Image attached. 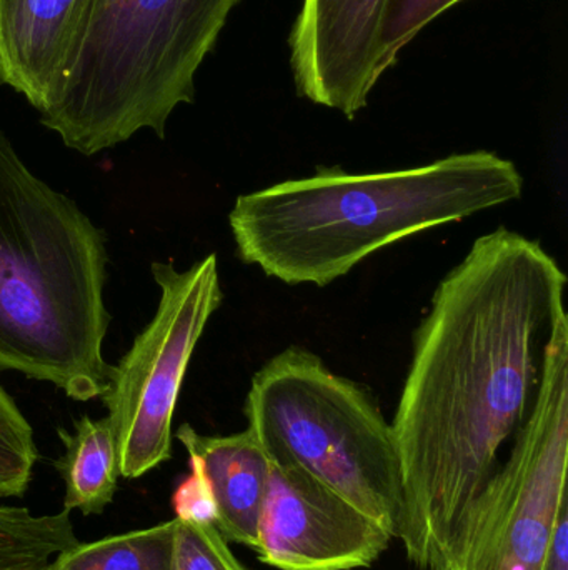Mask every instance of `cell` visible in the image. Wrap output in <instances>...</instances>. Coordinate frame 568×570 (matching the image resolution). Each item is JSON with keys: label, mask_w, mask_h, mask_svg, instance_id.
I'll return each mask as SVG.
<instances>
[{"label": "cell", "mask_w": 568, "mask_h": 570, "mask_svg": "<svg viewBox=\"0 0 568 570\" xmlns=\"http://www.w3.org/2000/svg\"><path fill=\"white\" fill-rule=\"evenodd\" d=\"M460 0H386L380 22V70L386 72L397 62L400 50L417 33Z\"/></svg>", "instance_id": "cell-16"}, {"label": "cell", "mask_w": 568, "mask_h": 570, "mask_svg": "<svg viewBox=\"0 0 568 570\" xmlns=\"http://www.w3.org/2000/svg\"><path fill=\"white\" fill-rule=\"evenodd\" d=\"M107 263L106 234L30 173L0 129V374L49 382L73 401L106 392Z\"/></svg>", "instance_id": "cell-3"}, {"label": "cell", "mask_w": 568, "mask_h": 570, "mask_svg": "<svg viewBox=\"0 0 568 570\" xmlns=\"http://www.w3.org/2000/svg\"><path fill=\"white\" fill-rule=\"evenodd\" d=\"M566 287L542 244L499 227L434 292L392 422L402 484L396 539L417 569L436 568L500 449L532 414Z\"/></svg>", "instance_id": "cell-1"}, {"label": "cell", "mask_w": 568, "mask_h": 570, "mask_svg": "<svg viewBox=\"0 0 568 570\" xmlns=\"http://www.w3.org/2000/svg\"><path fill=\"white\" fill-rule=\"evenodd\" d=\"M62 458L56 469L66 484L63 509L83 515L102 514L112 504L119 481V454L109 417L82 415L73 422V434L59 429Z\"/></svg>", "instance_id": "cell-12"}, {"label": "cell", "mask_w": 568, "mask_h": 570, "mask_svg": "<svg viewBox=\"0 0 568 570\" xmlns=\"http://www.w3.org/2000/svg\"><path fill=\"white\" fill-rule=\"evenodd\" d=\"M239 0H93L72 69L40 122L82 156L167 120L196 99V73Z\"/></svg>", "instance_id": "cell-4"}, {"label": "cell", "mask_w": 568, "mask_h": 570, "mask_svg": "<svg viewBox=\"0 0 568 570\" xmlns=\"http://www.w3.org/2000/svg\"><path fill=\"white\" fill-rule=\"evenodd\" d=\"M243 414L270 461L309 472L396 539L402 484L392 422L362 385L292 345L253 375Z\"/></svg>", "instance_id": "cell-5"}, {"label": "cell", "mask_w": 568, "mask_h": 570, "mask_svg": "<svg viewBox=\"0 0 568 570\" xmlns=\"http://www.w3.org/2000/svg\"><path fill=\"white\" fill-rule=\"evenodd\" d=\"M392 539L309 472L270 461L256 548L263 564L279 570L363 569Z\"/></svg>", "instance_id": "cell-8"}, {"label": "cell", "mask_w": 568, "mask_h": 570, "mask_svg": "<svg viewBox=\"0 0 568 570\" xmlns=\"http://www.w3.org/2000/svg\"><path fill=\"white\" fill-rule=\"evenodd\" d=\"M92 6L93 0H0V86L43 112L72 69Z\"/></svg>", "instance_id": "cell-10"}, {"label": "cell", "mask_w": 568, "mask_h": 570, "mask_svg": "<svg viewBox=\"0 0 568 570\" xmlns=\"http://www.w3.org/2000/svg\"><path fill=\"white\" fill-rule=\"evenodd\" d=\"M544 570H568V509L557 522L556 531L550 539Z\"/></svg>", "instance_id": "cell-19"}, {"label": "cell", "mask_w": 568, "mask_h": 570, "mask_svg": "<svg viewBox=\"0 0 568 570\" xmlns=\"http://www.w3.org/2000/svg\"><path fill=\"white\" fill-rule=\"evenodd\" d=\"M160 291L152 321L133 338L100 395L109 412L119 474L139 479L172 458V422L193 351L222 305L219 264L209 254L190 269L153 263Z\"/></svg>", "instance_id": "cell-7"}, {"label": "cell", "mask_w": 568, "mask_h": 570, "mask_svg": "<svg viewBox=\"0 0 568 570\" xmlns=\"http://www.w3.org/2000/svg\"><path fill=\"white\" fill-rule=\"evenodd\" d=\"M522 193L512 160L476 150L389 173L320 167L237 197L229 224L243 264L283 284L326 287L377 250Z\"/></svg>", "instance_id": "cell-2"}, {"label": "cell", "mask_w": 568, "mask_h": 570, "mask_svg": "<svg viewBox=\"0 0 568 570\" xmlns=\"http://www.w3.org/2000/svg\"><path fill=\"white\" fill-rule=\"evenodd\" d=\"M386 0H303L290 33L297 92L356 119L380 70V22Z\"/></svg>", "instance_id": "cell-9"}, {"label": "cell", "mask_w": 568, "mask_h": 570, "mask_svg": "<svg viewBox=\"0 0 568 570\" xmlns=\"http://www.w3.org/2000/svg\"><path fill=\"white\" fill-rule=\"evenodd\" d=\"M176 439L189 454L213 505V525L227 542L256 551L270 461L249 428L230 435H202L180 425Z\"/></svg>", "instance_id": "cell-11"}, {"label": "cell", "mask_w": 568, "mask_h": 570, "mask_svg": "<svg viewBox=\"0 0 568 570\" xmlns=\"http://www.w3.org/2000/svg\"><path fill=\"white\" fill-rule=\"evenodd\" d=\"M173 511H176V518L213 524L212 501L202 478L193 468H190L189 478L180 484L173 495Z\"/></svg>", "instance_id": "cell-18"}, {"label": "cell", "mask_w": 568, "mask_h": 570, "mask_svg": "<svg viewBox=\"0 0 568 570\" xmlns=\"http://www.w3.org/2000/svg\"><path fill=\"white\" fill-rule=\"evenodd\" d=\"M176 519L172 570H250L212 522Z\"/></svg>", "instance_id": "cell-17"}, {"label": "cell", "mask_w": 568, "mask_h": 570, "mask_svg": "<svg viewBox=\"0 0 568 570\" xmlns=\"http://www.w3.org/2000/svg\"><path fill=\"white\" fill-rule=\"evenodd\" d=\"M177 519L96 542H77L47 570H172Z\"/></svg>", "instance_id": "cell-13"}, {"label": "cell", "mask_w": 568, "mask_h": 570, "mask_svg": "<svg viewBox=\"0 0 568 570\" xmlns=\"http://www.w3.org/2000/svg\"><path fill=\"white\" fill-rule=\"evenodd\" d=\"M568 318L560 315L547 348L532 414L457 519L434 570H544L567 502Z\"/></svg>", "instance_id": "cell-6"}, {"label": "cell", "mask_w": 568, "mask_h": 570, "mask_svg": "<svg viewBox=\"0 0 568 570\" xmlns=\"http://www.w3.org/2000/svg\"><path fill=\"white\" fill-rule=\"evenodd\" d=\"M37 461L32 425L0 385V498H23Z\"/></svg>", "instance_id": "cell-15"}, {"label": "cell", "mask_w": 568, "mask_h": 570, "mask_svg": "<svg viewBox=\"0 0 568 570\" xmlns=\"http://www.w3.org/2000/svg\"><path fill=\"white\" fill-rule=\"evenodd\" d=\"M77 542L67 509L36 515L26 508L0 505V570H47Z\"/></svg>", "instance_id": "cell-14"}]
</instances>
